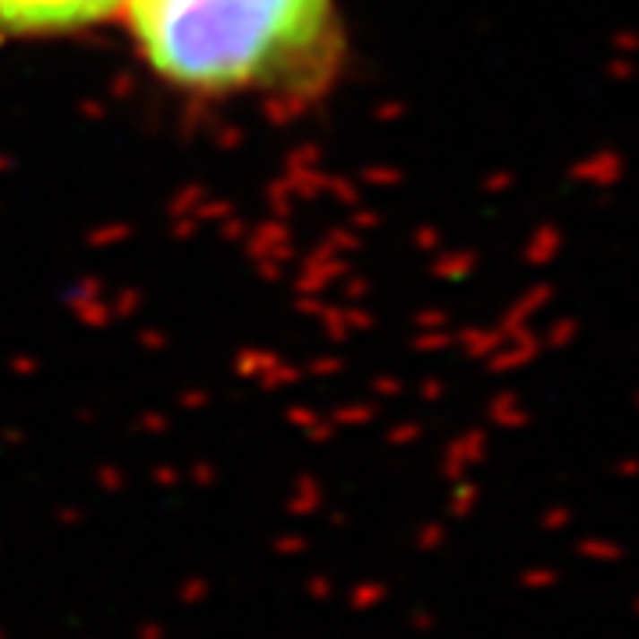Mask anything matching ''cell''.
Returning <instances> with one entry per match:
<instances>
[{"mask_svg":"<svg viewBox=\"0 0 639 639\" xmlns=\"http://www.w3.org/2000/svg\"><path fill=\"white\" fill-rule=\"evenodd\" d=\"M572 178L579 185H590V188H615L629 178V157L615 146H600L575 160Z\"/></svg>","mask_w":639,"mask_h":639,"instance_id":"cell-3","label":"cell"},{"mask_svg":"<svg viewBox=\"0 0 639 639\" xmlns=\"http://www.w3.org/2000/svg\"><path fill=\"white\" fill-rule=\"evenodd\" d=\"M611 50L618 57H636L639 61V29H618L611 36Z\"/></svg>","mask_w":639,"mask_h":639,"instance_id":"cell-6","label":"cell"},{"mask_svg":"<svg viewBox=\"0 0 639 639\" xmlns=\"http://www.w3.org/2000/svg\"><path fill=\"white\" fill-rule=\"evenodd\" d=\"M608 79L611 82H633L639 75V61L636 57H618V54H611V61H608Z\"/></svg>","mask_w":639,"mask_h":639,"instance_id":"cell-5","label":"cell"},{"mask_svg":"<svg viewBox=\"0 0 639 639\" xmlns=\"http://www.w3.org/2000/svg\"><path fill=\"white\" fill-rule=\"evenodd\" d=\"M125 0H0V43L72 39L117 22Z\"/></svg>","mask_w":639,"mask_h":639,"instance_id":"cell-2","label":"cell"},{"mask_svg":"<svg viewBox=\"0 0 639 639\" xmlns=\"http://www.w3.org/2000/svg\"><path fill=\"white\" fill-rule=\"evenodd\" d=\"M561 253V231L557 228H544L540 235H537V242H533V256L540 260V263H548Z\"/></svg>","mask_w":639,"mask_h":639,"instance_id":"cell-4","label":"cell"},{"mask_svg":"<svg viewBox=\"0 0 639 639\" xmlns=\"http://www.w3.org/2000/svg\"><path fill=\"white\" fill-rule=\"evenodd\" d=\"M139 65L195 103L306 107L345 65L341 0H125Z\"/></svg>","mask_w":639,"mask_h":639,"instance_id":"cell-1","label":"cell"}]
</instances>
